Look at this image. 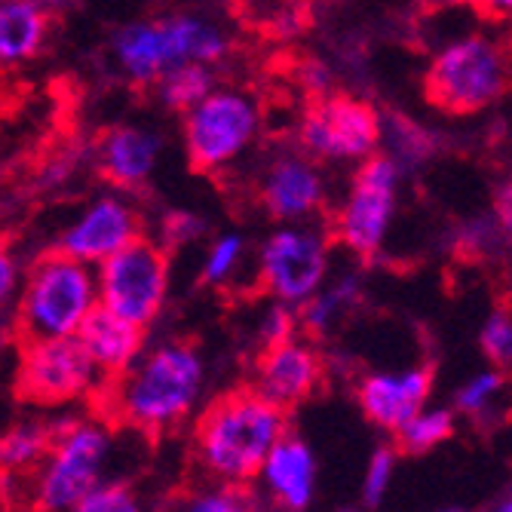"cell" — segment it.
<instances>
[{"label": "cell", "instance_id": "cb8c5ba5", "mask_svg": "<svg viewBox=\"0 0 512 512\" xmlns=\"http://www.w3.org/2000/svg\"><path fill=\"white\" fill-rule=\"evenodd\" d=\"M381 151L387 157H393L408 172L411 166H421L424 160H430L436 154V135L402 114H384Z\"/></svg>", "mask_w": 512, "mask_h": 512}, {"label": "cell", "instance_id": "4fadbf2b", "mask_svg": "<svg viewBox=\"0 0 512 512\" xmlns=\"http://www.w3.org/2000/svg\"><path fill=\"white\" fill-rule=\"evenodd\" d=\"M145 237V215L135 206V200L126 191H105L99 197L86 200L71 221L62 227L56 240V249L99 267L111 255H117L132 240Z\"/></svg>", "mask_w": 512, "mask_h": 512}, {"label": "cell", "instance_id": "ac0fdd59", "mask_svg": "<svg viewBox=\"0 0 512 512\" xmlns=\"http://www.w3.org/2000/svg\"><path fill=\"white\" fill-rule=\"evenodd\" d=\"M258 491L283 512L307 509L316 494V457L301 436H286L279 442L255 479Z\"/></svg>", "mask_w": 512, "mask_h": 512}, {"label": "cell", "instance_id": "484cf974", "mask_svg": "<svg viewBox=\"0 0 512 512\" xmlns=\"http://www.w3.org/2000/svg\"><path fill=\"white\" fill-rule=\"evenodd\" d=\"M454 433V411L442 405H427L396 433V445L405 454H427L448 442Z\"/></svg>", "mask_w": 512, "mask_h": 512}, {"label": "cell", "instance_id": "60d3db41", "mask_svg": "<svg viewBox=\"0 0 512 512\" xmlns=\"http://www.w3.org/2000/svg\"><path fill=\"white\" fill-rule=\"evenodd\" d=\"M436 512H463L460 506H445V509H436Z\"/></svg>", "mask_w": 512, "mask_h": 512}, {"label": "cell", "instance_id": "44dd1931", "mask_svg": "<svg viewBox=\"0 0 512 512\" xmlns=\"http://www.w3.org/2000/svg\"><path fill=\"white\" fill-rule=\"evenodd\" d=\"M56 433H59V417L31 414V417H19V421H13L4 433V442H0L4 473L28 479L46 460V454H50Z\"/></svg>", "mask_w": 512, "mask_h": 512}, {"label": "cell", "instance_id": "9a60e30c", "mask_svg": "<svg viewBox=\"0 0 512 512\" xmlns=\"http://www.w3.org/2000/svg\"><path fill=\"white\" fill-rule=\"evenodd\" d=\"M322 381H325L322 353L313 347V341H304L298 335L289 341L261 347L249 371V387L283 411H292L310 396H316Z\"/></svg>", "mask_w": 512, "mask_h": 512}, {"label": "cell", "instance_id": "ba28073f", "mask_svg": "<svg viewBox=\"0 0 512 512\" xmlns=\"http://www.w3.org/2000/svg\"><path fill=\"white\" fill-rule=\"evenodd\" d=\"M332 227L319 221L276 224L255 255L258 289L279 304L304 307L332 279Z\"/></svg>", "mask_w": 512, "mask_h": 512}, {"label": "cell", "instance_id": "ab89813d", "mask_svg": "<svg viewBox=\"0 0 512 512\" xmlns=\"http://www.w3.org/2000/svg\"><path fill=\"white\" fill-rule=\"evenodd\" d=\"M503 28H506V43H509V50H512V19L503 22Z\"/></svg>", "mask_w": 512, "mask_h": 512}, {"label": "cell", "instance_id": "8d00e7d4", "mask_svg": "<svg viewBox=\"0 0 512 512\" xmlns=\"http://www.w3.org/2000/svg\"><path fill=\"white\" fill-rule=\"evenodd\" d=\"M479 13L488 22H509L512 19V0H479Z\"/></svg>", "mask_w": 512, "mask_h": 512}, {"label": "cell", "instance_id": "74e56055", "mask_svg": "<svg viewBox=\"0 0 512 512\" xmlns=\"http://www.w3.org/2000/svg\"><path fill=\"white\" fill-rule=\"evenodd\" d=\"M439 4L460 7V10H479V0H439Z\"/></svg>", "mask_w": 512, "mask_h": 512}, {"label": "cell", "instance_id": "5b68a950", "mask_svg": "<svg viewBox=\"0 0 512 512\" xmlns=\"http://www.w3.org/2000/svg\"><path fill=\"white\" fill-rule=\"evenodd\" d=\"M512 86V50L506 37L467 31L439 43L424 68V96L451 117L482 114Z\"/></svg>", "mask_w": 512, "mask_h": 512}, {"label": "cell", "instance_id": "52a82bcc", "mask_svg": "<svg viewBox=\"0 0 512 512\" xmlns=\"http://www.w3.org/2000/svg\"><path fill=\"white\" fill-rule=\"evenodd\" d=\"M261 129L264 111L252 92L218 83L200 105L181 114V148L197 172H224L255 148Z\"/></svg>", "mask_w": 512, "mask_h": 512}, {"label": "cell", "instance_id": "d6a6232c", "mask_svg": "<svg viewBox=\"0 0 512 512\" xmlns=\"http://www.w3.org/2000/svg\"><path fill=\"white\" fill-rule=\"evenodd\" d=\"M22 279H25L22 261L13 258V249H4V255H0V301H4V307L16 304Z\"/></svg>", "mask_w": 512, "mask_h": 512}, {"label": "cell", "instance_id": "9c48e42d", "mask_svg": "<svg viewBox=\"0 0 512 512\" xmlns=\"http://www.w3.org/2000/svg\"><path fill=\"white\" fill-rule=\"evenodd\" d=\"M405 169L384 151L353 166L347 191L332 212V237L356 258H375L384 252L396 221Z\"/></svg>", "mask_w": 512, "mask_h": 512}, {"label": "cell", "instance_id": "f546056e", "mask_svg": "<svg viewBox=\"0 0 512 512\" xmlns=\"http://www.w3.org/2000/svg\"><path fill=\"white\" fill-rule=\"evenodd\" d=\"M74 512H148V509H145L142 497H138L126 482L105 479L74 506Z\"/></svg>", "mask_w": 512, "mask_h": 512}, {"label": "cell", "instance_id": "7c38bea8", "mask_svg": "<svg viewBox=\"0 0 512 512\" xmlns=\"http://www.w3.org/2000/svg\"><path fill=\"white\" fill-rule=\"evenodd\" d=\"M102 307L151 329L166 307L172 264L169 249L154 237H138L96 267Z\"/></svg>", "mask_w": 512, "mask_h": 512}, {"label": "cell", "instance_id": "7402d4cb", "mask_svg": "<svg viewBox=\"0 0 512 512\" xmlns=\"http://www.w3.org/2000/svg\"><path fill=\"white\" fill-rule=\"evenodd\" d=\"M362 298V283L356 273H344L338 279H329L304 307H301V332L307 335H332L341 319L356 307Z\"/></svg>", "mask_w": 512, "mask_h": 512}, {"label": "cell", "instance_id": "4316f807", "mask_svg": "<svg viewBox=\"0 0 512 512\" xmlns=\"http://www.w3.org/2000/svg\"><path fill=\"white\" fill-rule=\"evenodd\" d=\"M246 237L237 234V230H227V234H218L203 255V267H200V279L206 286H227L234 283L243 270L246 261Z\"/></svg>", "mask_w": 512, "mask_h": 512}, {"label": "cell", "instance_id": "6da1fadb", "mask_svg": "<svg viewBox=\"0 0 512 512\" xmlns=\"http://www.w3.org/2000/svg\"><path fill=\"white\" fill-rule=\"evenodd\" d=\"M206 390L203 353L181 338L148 344L123 375L105 381L96 411L142 436H166L188 424Z\"/></svg>", "mask_w": 512, "mask_h": 512}, {"label": "cell", "instance_id": "ffe728a7", "mask_svg": "<svg viewBox=\"0 0 512 512\" xmlns=\"http://www.w3.org/2000/svg\"><path fill=\"white\" fill-rule=\"evenodd\" d=\"M53 10L43 0H4L0 4V62L19 68L37 59L50 37Z\"/></svg>", "mask_w": 512, "mask_h": 512}, {"label": "cell", "instance_id": "1f68e13d", "mask_svg": "<svg viewBox=\"0 0 512 512\" xmlns=\"http://www.w3.org/2000/svg\"><path fill=\"white\" fill-rule=\"evenodd\" d=\"M298 332H301V310L298 307H289V304H279V301H270L267 313H261V322H258L261 347L289 341Z\"/></svg>", "mask_w": 512, "mask_h": 512}, {"label": "cell", "instance_id": "2e32d148", "mask_svg": "<svg viewBox=\"0 0 512 512\" xmlns=\"http://www.w3.org/2000/svg\"><path fill=\"white\" fill-rule=\"evenodd\" d=\"M433 371L427 365L368 371L356 384V402L362 417L384 433H399L411 417L430 405Z\"/></svg>", "mask_w": 512, "mask_h": 512}, {"label": "cell", "instance_id": "7a4b0ae2", "mask_svg": "<svg viewBox=\"0 0 512 512\" xmlns=\"http://www.w3.org/2000/svg\"><path fill=\"white\" fill-rule=\"evenodd\" d=\"M289 436V411L267 402L258 390L237 387L212 399L194 424L191 454L209 482L252 485L270 451Z\"/></svg>", "mask_w": 512, "mask_h": 512}, {"label": "cell", "instance_id": "3957f363", "mask_svg": "<svg viewBox=\"0 0 512 512\" xmlns=\"http://www.w3.org/2000/svg\"><path fill=\"white\" fill-rule=\"evenodd\" d=\"M230 56V34L203 13H166L126 22L111 37V59L123 80L157 86L175 68L218 65Z\"/></svg>", "mask_w": 512, "mask_h": 512}, {"label": "cell", "instance_id": "d4e9b609", "mask_svg": "<svg viewBox=\"0 0 512 512\" xmlns=\"http://www.w3.org/2000/svg\"><path fill=\"white\" fill-rule=\"evenodd\" d=\"M163 512H261V506L240 485H221L206 479L197 488L181 491Z\"/></svg>", "mask_w": 512, "mask_h": 512}, {"label": "cell", "instance_id": "f35d334b", "mask_svg": "<svg viewBox=\"0 0 512 512\" xmlns=\"http://www.w3.org/2000/svg\"><path fill=\"white\" fill-rule=\"evenodd\" d=\"M491 512H512V494H506V497H503Z\"/></svg>", "mask_w": 512, "mask_h": 512}, {"label": "cell", "instance_id": "277c9868", "mask_svg": "<svg viewBox=\"0 0 512 512\" xmlns=\"http://www.w3.org/2000/svg\"><path fill=\"white\" fill-rule=\"evenodd\" d=\"M99 304L96 267L50 249L25 267L22 289L7 322L13 325L16 341L77 338Z\"/></svg>", "mask_w": 512, "mask_h": 512}, {"label": "cell", "instance_id": "30bf717a", "mask_svg": "<svg viewBox=\"0 0 512 512\" xmlns=\"http://www.w3.org/2000/svg\"><path fill=\"white\" fill-rule=\"evenodd\" d=\"M105 381L108 378L92 362L80 338L19 341L16 396L37 411L74 408L80 402L96 405Z\"/></svg>", "mask_w": 512, "mask_h": 512}, {"label": "cell", "instance_id": "e0dca14e", "mask_svg": "<svg viewBox=\"0 0 512 512\" xmlns=\"http://www.w3.org/2000/svg\"><path fill=\"white\" fill-rule=\"evenodd\" d=\"M163 157V135L148 123H117L96 142V172L108 188L142 191Z\"/></svg>", "mask_w": 512, "mask_h": 512}, {"label": "cell", "instance_id": "8992f818", "mask_svg": "<svg viewBox=\"0 0 512 512\" xmlns=\"http://www.w3.org/2000/svg\"><path fill=\"white\" fill-rule=\"evenodd\" d=\"M114 427L102 411L59 417L56 442L46 460L25 479V500L34 512H74V506L105 482L114 457Z\"/></svg>", "mask_w": 512, "mask_h": 512}, {"label": "cell", "instance_id": "8fae6325", "mask_svg": "<svg viewBox=\"0 0 512 512\" xmlns=\"http://www.w3.org/2000/svg\"><path fill=\"white\" fill-rule=\"evenodd\" d=\"M298 148L313 154L319 163L359 166L381 154L384 114L350 92H329L310 99L298 117Z\"/></svg>", "mask_w": 512, "mask_h": 512}, {"label": "cell", "instance_id": "4dcf8cb0", "mask_svg": "<svg viewBox=\"0 0 512 512\" xmlns=\"http://www.w3.org/2000/svg\"><path fill=\"white\" fill-rule=\"evenodd\" d=\"M396 476V451L390 445H381L375 454L368 457L365 463V473H362V500L365 506H378Z\"/></svg>", "mask_w": 512, "mask_h": 512}, {"label": "cell", "instance_id": "d6986e66", "mask_svg": "<svg viewBox=\"0 0 512 512\" xmlns=\"http://www.w3.org/2000/svg\"><path fill=\"white\" fill-rule=\"evenodd\" d=\"M145 332L142 325H135L129 319H123L120 313L108 310V307H96L92 316L83 322L80 329V344L86 347V353L92 356V362L99 365L102 375L111 381L145 353L148 341H145Z\"/></svg>", "mask_w": 512, "mask_h": 512}, {"label": "cell", "instance_id": "83f0119b", "mask_svg": "<svg viewBox=\"0 0 512 512\" xmlns=\"http://www.w3.org/2000/svg\"><path fill=\"white\" fill-rule=\"evenodd\" d=\"M503 390V371H497L494 365L473 375L467 384H460L454 390V411L467 414V417H482L491 411V405L497 402Z\"/></svg>", "mask_w": 512, "mask_h": 512}, {"label": "cell", "instance_id": "836d02e7", "mask_svg": "<svg viewBox=\"0 0 512 512\" xmlns=\"http://www.w3.org/2000/svg\"><path fill=\"white\" fill-rule=\"evenodd\" d=\"M295 77H298V83L304 86V92L310 99H319V96H329V92H335L332 89V74L319 59H307L304 65H298Z\"/></svg>", "mask_w": 512, "mask_h": 512}, {"label": "cell", "instance_id": "e575fe53", "mask_svg": "<svg viewBox=\"0 0 512 512\" xmlns=\"http://www.w3.org/2000/svg\"><path fill=\"white\" fill-rule=\"evenodd\" d=\"M166 224H163V246L169 249V246H175V243H188V240H194L200 230H203V218H197V215H188V212H181V215H169V218H163Z\"/></svg>", "mask_w": 512, "mask_h": 512}, {"label": "cell", "instance_id": "f1b7e54d", "mask_svg": "<svg viewBox=\"0 0 512 512\" xmlns=\"http://www.w3.org/2000/svg\"><path fill=\"white\" fill-rule=\"evenodd\" d=\"M479 344L497 371L512 375V313L509 310H497L485 319L479 332Z\"/></svg>", "mask_w": 512, "mask_h": 512}, {"label": "cell", "instance_id": "d590c367", "mask_svg": "<svg viewBox=\"0 0 512 512\" xmlns=\"http://www.w3.org/2000/svg\"><path fill=\"white\" fill-rule=\"evenodd\" d=\"M491 218H494V224L500 230L503 243H512V178L500 181V188L494 191Z\"/></svg>", "mask_w": 512, "mask_h": 512}, {"label": "cell", "instance_id": "5bb4252c", "mask_svg": "<svg viewBox=\"0 0 512 512\" xmlns=\"http://www.w3.org/2000/svg\"><path fill=\"white\" fill-rule=\"evenodd\" d=\"M258 203L276 221H316L329 203V178L304 148H283L264 160L258 172Z\"/></svg>", "mask_w": 512, "mask_h": 512}, {"label": "cell", "instance_id": "603a6c76", "mask_svg": "<svg viewBox=\"0 0 512 512\" xmlns=\"http://www.w3.org/2000/svg\"><path fill=\"white\" fill-rule=\"evenodd\" d=\"M215 86H218V77H215L212 65H184V68H175L166 77H160L154 92H157V102L166 111L181 117L194 105H200Z\"/></svg>", "mask_w": 512, "mask_h": 512}, {"label": "cell", "instance_id": "b9f144b4", "mask_svg": "<svg viewBox=\"0 0 512 512\" xmlns=\"http://www.w3.org/2000/svg\"><path fill=\"white\" fill-rule=\"evenodd\" d=\"M298 512H307V509H298Z\"/></svg>", "mask_w": 512, "mask_h": 512}]
</instances>
